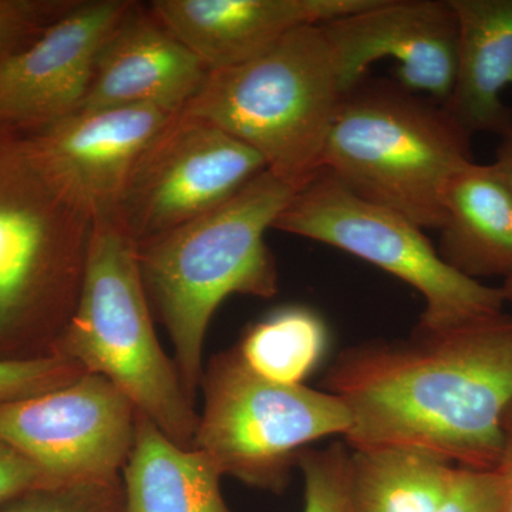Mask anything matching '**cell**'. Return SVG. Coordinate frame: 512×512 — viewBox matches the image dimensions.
<instances>
[{"instance_id": "1", "label": "cell", "mask_w": 512, "mask_h": 512, "mask_svg": "<svg viewBox=\"0 0 512 512\" xmlns=\"http://www.w3.org/2000/svg\"><path fill=\"white\" fill-rule=\"evenodd\" d=\"M323 387L349 409L350 450L416 448L494 470L512 403V315L343 350Z\"/></svg>"}, {"instance_id": "2", "label": "cell", "mask_w": 512, "mask_h": 512, "mask_svg": "<svg viewBox=\"0 0 512 512\" xmlns=\"http://www.w3.org/2000/svg\"><path fill=\"white\" fill-rule=\"evenodd\" d=\"M296 191L266 170L214 210L137 242L148 302L173 340L174 363L194 404L204 375L205 336L218 306L234 293H278L265 234Z\"/></svg>"}, {"instance_id": "3", "label": "cell", "mask_w": 512, "mask_h": 512, "mask_svg": "<svg viewBox=\"0 0 512 512\" xmlns=\"http://www.w3.org/2000/svg\"><path fill=\"white\" fill-rule=\"evenodd\" d=\"M93 220L0 123V360L55 355L82 289Z\"/></svg>"}, {"instance_id": "4", "label": "cell", "mask_w": 512, "mask_h": 512, "mask_svg": "<svg viewBox=\"0 0 512 512\" xmlns=\"http://www.w3.org/2000/svg\"><path fill=\"white\" fill-rule=\"evenodd\" d=\"M470 163L471 136L446 107L365 77L340 100L322 171L421 229H440L448 181Z\"/></svg>"}, {"instance_id": "5", "label": "cell", "mask_w": 512, "mask_h": 512, "mask_svg": "<svg viewBox=\"0 0 512 512\" xmlns=\"http://www.w3.org/2000/svg\"><path fill=\"white\" fill-rule=\"evenodd\" d=\"M343 94L323 26H302L241 66L208 72L183 111L237 137L299 191L322 171Z\"/></svg>"}, {"instance_id": "6", "label": "cell", "mask_w": 512, "mask_h": 512, "mask_svg": "<svg viewBox=\"0 0 512 512\" xmlns=\"http://www.w3.org/2000/svg\"><path fill=\"white\" fill-rule=\"evenodd\" d=\"M55 355L107 377L168 439L194 448L200 414L157 338L137 242L119 218L93 221L79 301Z\"/></svg>"}, {"instance_id": "7", "label": "cell", "mask_w": 512, "mask_h": 512, "mask_svg": "<svg viewBox=\"0 0 512 512\" xmlns=\"http://www.w3.org/2000/svg\"><path fill=\"white\" fill-rule=\"evenodd\" d=\"M204 410L195 450L252 487L284 490L299 454L313 441L346 436L352 416L329 392L269 382L242 362L237 349L215 356L202 375Z\"/></svg>"}, {"instance_id": "8", "label": "cell", "mask_w": 512, "mask_h": 512, "mask_svg": "<svg viewBox=\"0 0 512 512\" xmlns=\"http://www.w3.org/2000/svg\"><path fill=\"white\" fill-rule=\"evenodd\" d=\"M274 228L342 249L413 286L426 302L416 328L424 332L457 328L504 312L500 288L451 268L423 229L389 208L363 200L326 171L296 191Z\"/></svg>"}, {"instance_id": "9", "label": "cell", "mask_w": 512, "mask_h": 512, "mask_svg": "<svg viewBox=\"0 0 512 512\" xmlns=\"http://www.w3.org/2000/svg\"><path fill=\"white\" fill-rule=\"evenodd\" d=\"M264 171V158L247 144L181 111L134 168L119 220L143 241L214 210Z\"/></svg>"}, {"instance_id": "10", "label": "cell", "mask_w": 512, "mask_h": 512, "mask_svg": "<svg viewBox=\"0 0 512 512\" xmlns=\"http://www.w3.org/2000/svg\"><path fill=\"white\" fill-rule=\"evenodd\" d=\"M137 409L107 377L86 373L50 392L0 404V439L53 485L109 480L126 467Z\"/></svg>"}, {"instance_id": "11", "label": "cell", "mask_w": 512, "mask_h": 512, "mask_svg": "<svg viewBox=\"0 0 512 512\" xmlns=\"http://www.w3.org/2000/svg\"><path fill=\"white\" fill-rule=\"evenodd\" d=\"M181 111L153 106L80 109L25 133L26 143L43 174L93 221L119 218L138 161Z\"/></svg>"}, {"instance_id": "12", "label": "cell", "mask_w": 512, "mask_h": 512, "mask_svg": "<svg viewBox=\"0 0 512 512\" xmlns=\"http://www.w3.org/2000/svg\"><path fill=\"white\" fill-rule=\"evenodd\" d=\"M343 92L382 59L396 63L404 89L446 106L457 72L458 25L450 0H375L325 23Z\"/></svg>"}, {"instance_id": "13", "label": "cell", "mask_w": 512, "mask_h": 512, "mask_svg": "<svg viewBox=\"0 0 512 512\" xmlns=\"http://www.w3.org/2000/svg\"><path fill=\"white\" fill-rule=\"evenodd\" d=\"M131 0H77L28 49L0 64V123L32 133L82 107L97 56Z\"/></svg>"}, {"instance_id": "14", "label": "cell", "mask_w": 512, "mask_h": 512, "mask_svg": "<svg viewBox=\"0 0 512 512\" xmlns=\"http://www.w3.org/2000/svg\"><path fill=\"white\" fill-rule=\"evenodd\" d=\"M375 0H154L148 9L207 72L255 59L292 30L325 25Z\"/></svg>"}, {"instance_id": "15", "label": "cell", "mask_w": 512, "mask_h": 512, "mask_svg": "<svg viewBox=\"0 0 512 512\" xmlns=\"http://www.w3.org/2000/svg\"><path fill=\"white\" fill-rule=\"evenodd\" d=\"M207 73L148 6L134 2L101 46L80 109L153 106L181 111Z\"/></svg>"}, {"instance_id": "16", "label": "cell", "mask_w": 512, "mask_h": 512, "mask_svg": "<svg viewBox=\"0 0 512 512\" xmlns=\"http://www.w3.org/2000/svg\"><path fill=\"white\" fill-rule=\"evenodd\" d=\"M458 25L457 72L446 110L473 137L512 133V0H450Z\"/></svg>"}, {"instance_id": "17", "label": "cell", "mask_w": 512, "mask_h": 512, "mask_svg": "<svg viewBox=\"0 0 512 512\" xmlns=\"http://www.w3.org/2000/svg\"><path fill=\"white\" fill-rule=\"evenodd\" d=\"M439 254L480 281L512 276V194L491 164L470 163L448 181Z\"/></svg>"}, {"instance_id": "18", "label": "cell", "mask_w": 512, "mask_h": 512, "mask_svg": "<svg viewBox=\"0 0 512 512\" xmlns=\"http://www.w3.org/2000/svg\"><path fill=\"white\" fill-rule=\"evenodd\" d=\"M123 473L126 512H232L212 458L178 446L138 410Z\"/></svg>"}, {"instance_id": "19", "label": "cell", "mask_w": 512, "mask_h": 512, "mask_svg": "<svg viewBox=\"0 0 512 512\" xmlns=\"http://www.w3.org/2000/svg\"><path fill=\"white\" fill-rule=\"evenodd\" d=\"M350 483L357 512H434L456 466L406 447L350 450Z\"/></svg>"}, {"instance_id": "20", "label": "cell", "mask_w": 512, "mask_h": 512, "mask_svg": "<svg viewBox=\"0 0 512 512\" xmlns=\"http://www.w3.org/2000/svg\"><path fill=\"white\" fill-rule=\"evenodd\" d=\"M328 348V328L305 306H285L251 326L239 343L242 362L269 382L303 384Z\"/></svg>"}, {"instance_id": "21", "label": "cell", "mask_w": 512, "mask_h": 512, "mask_svg": "<svg viewBox=\"0 0 512 512\" xmlns=\"http://www.w3.org/2000/svg\"><path fill=\"white\" fill-rule=\"evenodd\" d=\"M0 512H126L123 478L35 488L0 505Z\"/></svg>"}, {"instance_id": "22", "label": "cell", "mask_w": 512, "mask_h": 512, "mask_svg": "<svg viewBox=\"0 0 512 512\" xmlns=\"http://www.w3.org/2000/svg\"><path fill=\"white\" fill-rule=\"evenodd\" d=\"M350 457V448L343 443L299 454L296 464L305 483L303 512H357L350 483Z\"/></svg>"}, {"instance_id": "23", "label": "cell", "mask_w": 512, "mask_h": 512, "mask_svg": "<svg viewBox=\"0 0 512 512\" xmlns=\"http://www.w3.org/2000/svg\"><path fill=\"white\" fill-rule=\"evenodd\" d=\"M76 360L50 355L25 360H0V404L18 402L59 389L86 375Z\"/></svg>"}, {"instance_id": "24", "label": "cell", "mask_w": 512, "mask_h": 512, "mask_svg": "<svg viewBox=\"0 0 512 512\" xmlns=\"http://www.w3.org/2000/svg\"><path fill=\"white\" fill-rule=\"evenodd\" d=\"M77 0H0V64L36 42Z\"/></svg>"}, {"instance_id": "25", "label": "cell", "mask_w": 512, "mask_h": 512, "mask_svg": "<svg viewBox=\"0 0 512 512\" xmlns=\"http://www.w3.org/2000/svg\"><path fill=\"white\" fill-rule=\"evenodd\" d=\"M504 494L497 470L456 467L447 493L434 512H503Z\"/></svg>"}, {"instance_id": "26", "label": "cell", "mask_w": 512, "mask_h": 512, "mask_svg": "<svg viewBox=\"0 0 512 512\" xmlns=\"http://www.w3.org/2000/svg\"><path fill=\"white\" fill-rule=\"evenodd\" d=\"M50 485L53 484L35 463L0 439V505L26 491Z\"/></svg>"}, {"instance_id": "27", "label": "cell", "mask_w": 512, "mask_h": 512, "mask_svg": "<svg viewBox=\"0 0 512 512\" xmlns=\"http://www.w3.org/2000/svg\"><path fill=\"white\" fill-rule=\"evenodd\" d=\"M501 430H503V446H501V456L495 470L503 484V512H512V403L504 412Z\"/></svg>"}, {"instance_id": "28", "label": "cell", "mask_w": 512, "mask_h": 512, "mask_svg": "<svg viewBox=\"0 0 512 512\" xmlns=\"http://www.w3.org/2000/svg\"><path fill=\"white\" fill-rule=\"evenodd\" d=\"M491 165L512 194V133L501 138L500 146L495 151L494 163Z\"/></svg>"}, {"instance_id": "29", "label": "cell", "mask_w": 512, "mask_h": 512, "mask_svg": "<svg viewBox=\"0 0 512 512\" xmlns=\"http://www.w3.org/2000/svg\"><path fill=\"white\" fill-rule=\"evenodd\" d=\"M500 289L503 292L505 302H512V276L505 279L504 285Z\"/></svg>"}]
</instances>
